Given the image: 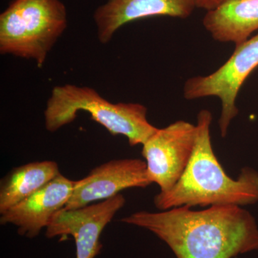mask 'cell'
<instances>
[{
  "instance_id": "6da1fadb",
  "label": "cell",
  "mask_w": 258,
  "mask_h": 258,
  "mask_svg": "<svg viewBox=\"0 0 258 258\" xmlns=\"http://www.w3.org/2000/svg\"><path fill=\"white\" fill-rule=\"evenodd\" d=\"M120 221L150 231L176 258H233L258 249L255 219L237 205L141 211Z\"/></svg>"
},
{
  "instance_id": "7a4b0ae2",
  "label": "cell",
  "mask_w": 258,
  "mask_h": 258,
  "mask_svg": "<svg viewBox=\"0 0 258 258\" xmlns=\"http://www.w3.org/2000/svg\"><path fill=\"white\" fill-rule=\"evenodd\" d=\"M212 114L208 110L198 113L192 155L176 184L154 197V205L159 210L182 206L242 207L258 202V173L252 168L244 167L236 179L226 174L212 148Z\"/></svg>"
},
{
  "instance_id": "3957f363",
  "label": "cell",
  "mask_w": 258,
  "mask_h": 258,
  "mask_svg": "<svg viewBox=\"0 0 258 258\" xmlns=\"http://www.w3.org/2000/svg\"><path fill=\"white\" fill-rule=\"evenodd\" d=\"M88 112L91 119L113 136H124L132 147L142 145L157 128L147 119V108L137 103H113L91 88L66 84L55 86L44 112L45 128L55 132L72 123L78 112Z\"/></svg>"
},
{
  "instance_id": "277c9868",
  "label": "cell",
  "mask_w": 258,
  "mask_h": 258,
  "mask_svg": "<svg viewBox=\"0 0 258 258\" xmlns=\"http://www.w3.org/2000/svg\"><path fill=\"white\" fill-rule=\"evenodd\" d=\"M67 25L60 0H13L0 15V52L32 59L42 68Z\"/></svg>"
},
{
  "instance_id": "5b68a950",
  "label": "cell",
  "mask_w": 258,
  "mask_h": 258,
  "mask_svg": "<svg viewBox=\"0 0 258 258\" xmlns=\"http://www.w3.org/2000/svg\"><path fill=\"white\" fill-rule=\"evenodd\" d=\"M257 67L258 34L235 45L230 58L215 72L186 80L183 89L184 98H218L221 102L219 127L222 137L225 138L231 122L238 114L236 99L241 87Z\"/></svg>"
},
{
  "instance_id": "8992f818",
  "label": "cell",
  "mask_w": 258,
  "mask_h": 258,
  "mask_svg": "<svg viewBox=\"0 0 258 258\" xmlns=\"http://www.w3.org/2000/svg\"><path fill=\"white\" fill-rule=\"evenodd\" d=\"M197 125L179 120L158 128L142 144L148 174L160 191L171 189L189 164L196 142Z\"/></svg>"
},
{
  "instance_id": "52a82bcc",
  "label": "cell",
  "mask_w": 258,
  "mask_h": 258,
  "mask_svg": "<svg viewBox=\"0 0 258 258\" xmlns=\"http://www.w3.org/2000/svg\"><path fill=\"white\" fill-rule=\"evenodd\" d=\"M125 203L124 197L118 194L83 208L62 209L51 219L45 235L47 238L71 235L76 242V258H95L101 250L102 232Z\"/></svg>"
},
{
  "instance_id": "ba28073f",
  "label": "cell",
  "mask_w": 258,
  "mask_h": 258,
  "mask_svg": "<svg viewBox=\"0 0 258 258\" xmlns=\"http://www.w3.org/2000/svg\"><path fill=\"white\" fill-rule=\"evenodd\" d=\"M152 184L145 161L115 159L97 166L82 179L75 181L74 190L64 209L75 210L116 196L129 188H146Z\"/></svg>"
},
{
  "instance_id": "9c48e42d",
  "label": "cell",
  "mask_w": 258,
  "mask_h": 258,
  "mask_svg": "<svg viewBox=\"0 0 258 258\" xmlns=\"http://www.w3.org/2000/svg\"><path fill=\"white\" fill-rule=\"evenodd\" d=\"M74 184L75 181L60 173L36 192L2 214L0 224L16 226L19 235L24 237H37L56 212L64 208Z\"/></svg>"
},
{
  "instance_id": "30bf717a",
  "label": "cell",
  "mask_w": 258,
  "mask_h": 258,
  "mask_svg": "<svg viewBox=\"0 0 258 258\" xmlns=\"http://www.w3.org/2000/svg\"><path fill=\"white\" fill-rule=\"evenodd\" d=\"M196 8L194 0H108L93 15L99 41H111L115 32L140 19L168 16L187 18Z\"/></svg>"
},
{
  "instance_id": "8fae6325",
  "label": "cell",
  "mask_w": 258,
  "mask_h": 258,
  "mask_svg": "<svg viewBox=\"0 0 258 258\" xmlns=\"http://www.w3.org/2000/svg\"><path fill=\"white\" fill-rule=\"evenodd\" d=\"M203 24L215 41L239 45L258 30V0H228L207 12Z\"/></svg>"
},
{
  "instance_id": "7c38bea8",
  "label": "cell",
  "mask_w": 258,
  "mask_h": 258,
  "mask_svg": "<svg viewBox=\"0 0 258 258\" xmlns=\"http://www.w3.org/2000/svg\"><path fill=\"white\" fill-rule=\"evenodd\" d=\"M60 174L53 161H34L13 168L0 182V214L36 192Z\"/></svg>"
},
{
  "instance_id": "4fadbf2b",
  "label": "cell",
  "mask_w": 258,
  "mask_h": 258,
  "mask_svg": "<svg viewBox=\"0 0 258 258\" xmlns=\"http://www.w3.org/2000/svg\"><path fill=\"white\" fill-rule=\"evenodd\" d=\"M227 1L228 0H194V3L196 8L209 12L217 9Z\"/></svg>"
}]
</instances>
